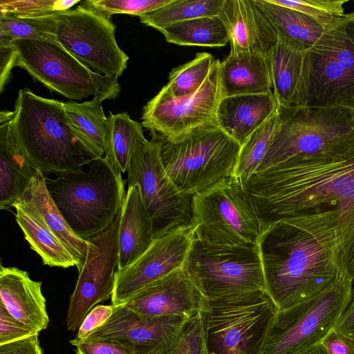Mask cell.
<instances>
[{
	"label": "cell",
	"instance_id": "8d00e7d4",
	"mask_svg": "<svg viewBox=\"0 0 354 354\" xmlns=\"http://www.w3.org/2000/svg\"><path fill=\"white\" fill-rule=\"evenodd\" d=\"M271 2L299 11L317 21L324 30L344 15L347 0H270Z\"/></svg>",
	"mask_w": 354,
	"mask_h": 354
},
{
	"label": "cell",
	"instance_id": "7bdbcfd3",
	"mask_svg": "<svg viewBox=\"0 0 354 354\" xmlns=\"http://www.w3.org/2000/svg\"><path fill=\"white\" fill-rule=\"evenodd\" d=\"M75 347L76 354H134L129 347L111 341H84Z\"/></svg>",
	"mask_w": 354,
	"mask_h": 354
},
{
	"label": "cell",
	"instance_id": "f1b7e54d",
	"mask_svg": "<svg viewBox=\"0 0 354 354\" xmlns=\"http://www.w3.org/2000/svg\"><path fill=\"white\" fill-rule=\"evenodd\" d=\"M14 207L16 221L25 239L44 265L63 268L75 266V260L62 243L43 223L21 207Z\"/></svg>",
	"mask_w": 354,
	"mask_h": 354
},
{
	"label": "cell",
	"instance_id": "277c9868",
	"mask_svg": "<svg viewBox=\"0 0 354 354\" xmlns=\"http://www.w3.org/2000/svg\"><path fill=\"white\" fill-rule=\"evenodd\" d=\"M81 169L44 174L47 190L72 231L87 240L106 230L121 212L125 198L121 172L106 157Z\"/></svg>",
	"mask_w": 354,
	"mask_h": 354
},
{
	"label": "cell",
	"instance_id": "f546056e",
	"mask_svg": "<svg viewBox=\"0 0 354 354\" xmlns=\"http://www.w3.org/2000/svg\"><path fill=\"white\" fill-rule=\"evenodd\" d=\"M167 42L180 46L221 47L230 41L218 16L201 17L167 26L160 30Z\"/></svg>",
	"mask_w": 354,
	"mask_h": 354
},
{
	"label": "cell",
	"instance_id": "d4e9b609",
	"mask_svg": "<svg viewBox=\"0 0 354 354\" xmlns=\"http://www.w3.org/2000/svg\"><path fill=\"white\" fill-rule=\"evenodd\" d=\"M121 214L117 270L135 261L154 239L152 223L138 185L128 186Z\"/></svg>",
	"mask_w": 354,
	"mask_h": 354
},
{
	"label": "cell",
	"instance_id": "7a4b0ae2",
	"mask_svg": "<svg viewBox=\"0 0 354 354\" xmlns=\"http://www.w3.org/2000/svg\"><path fill=\"white\" fill-rule=\"evenodd\" d=\"M257 245L266 291L278 310L314 297L341 274L316 240L283 221L264 226Z\"/></svg>",
	"mask_w": 354,
	"mask_h": 354
},
{
	"label": "cell",
	"instance_id": "e0dca14e",
	"mask_svg": "<svg viewBox=\"0 0 354 354\" xmlns=\"http://www.w3.org/2000/svg\"><path fill=\"white\" fill-rule=\"evenodd\" d=\"M189 319L180 315L142 316L124 304L117 305L106 322L84 341L118 342L134 354H170Z\"/></svg>",
	"mask_w": 354,
	"mask_h": 354
},
{
	"label": "cell",
	"instance_id": "cb8c5ba5",
	"mask_svg": "<svg viewBox=\"0 0 354 354\" xmlns=\"http://www.w3.org/2000/svg\"><path fill=\"white\" fill-rule=\"evenodd\" d=\"M273 91L222 97L217 109L218 127L241 146L277 111Z\"/></svg>",
	"mask_w": 354,
	"mask_h": 354
},
{
	"label": "cell",
	"instance_id": "8fae6325",
	"mask_svg": "<svg viewBox=\"0 0 354 354\" xmlns=\"http://www.w3.org/2000/svg\"><path fill=\"white\" fill-rule=\"evenodd\" d=\"M161 141L148 140L138 127L127 169L128 186L138 185L151 218L153 237L192 227L193 196L182 193L167 176L161 159Z\"/></svg>",
	"mask_w": 354,
	"mask_h": 354
},
{
	"label": "cell",
	"instance_id": "d590c367",
	"mask_svg": "<svg viewBox=\"0 0 354 354\" xmlns=\"http://www.w3.org/2000/svg\"><path fill=\"white\" fill-rule=\"evenodd\" d=\"M171 0H86L80 6L106 19L115 14L139 17L167 4Z\"/></svg>",
	"mask_w": 354,
	"mask_h": 354
},
{
	"label": "cell",
	"instance_id": "44dd1931",
	"mask_svg": "<svg viewBox=\"0 0 354 354\" xmlns=\"http://www.w3.org/2000/svg\"><path fill=\"white\" fill-rule=\"evenodd\" d=\"M305 46L278 37L268 57L278 106H306L308 68Z\"/></svg>",
	"mask_w": 354,
	"mask_h": 354
},
{
	"label": "cell",
	"instance_id": "52a82bcc",
	"mask_svg": "<svg viewBox=\"0 0 354 354\" xmlns=\"http://www.w3.org/2000/svg\"><path fill=\"white\" fill-rule=\"evenodd\" d=\"M306 106L354 109V12L324 30L306 51Z\"/></svg>",
	"mask_w": 354,
	"mask_h": 354
},
{
	"label": "cell",
	"instance_id": "c3c4849f",
	"mask_svg": "<svg viewBox=\"0 0 354 354\" xmlns=\"http://www.w3.org/2000/svg\"><path fill=\"white\" fill-rule=\"evenodd\" d=\"M301 354H328L324 345L319 342Z\"/></svg>",
	"mask_w": 354,
	"mask_h": 354
},
{
	"label": "cell",
	"instance_id": "ab89813d",
	"mask_svg": "<svg viewBox=\"0 0 354 354\" xmlns=\"http://www.w3.org/2000/svg\"><path fill=\"white\" fill-rule=\"evenodd\" d=\"M203 311L187 321L178 344L170 354H209Z\"/></svg>",
	"mask_w": 354,
	"mask_h": 354
},
{
	"label": "cell",
	"instance_id": "7dc6e473",
	"mask_svg": "<svg viewBox=\"0 0 354 354\" xmlns=\"http://www.w3.org/2000/svg\"><path fill=\"white\" fill-rule=\"evenodd\" d=\"M333 329L354 341V306L347 308Z\"/></svg>",
	"mask_w": 354,
	"mask_h": 354
},
{
	"label": "cell",
	"instance_id": "1f68e13d",
	"mask_svg": "<svg viewBox=\"0 0 354 354\" xmlns=\"http://www.w3.org/2000/svg\"><path fill=\"white\" fill-rule=\"evenodd\" d=\"M280 125L278 111L241 146L234 176L244 187L257 171Z\"/></svg>",
	"mask_w": 354,
	"mask_h": 354
},
{
	"label": "cell",
	"instance_id": "60d3db41",
	"mask_svg": "<svg viewBox=\"0 0 354 354\" xmlns=\"http://www.w3.org/2000/svg\"><path fill=\"white\" fill-rule=\"evenodd\" d=\"M114 309L113 305H96L86 315L80 326L77 333L70 343L76 346L85 340L95 330L101 327L111 316Z\"/></svg>",
	"mask_w": 354,
	"mask_h": 354
},
{
	"label": "cell",
	"instance_id": "bcb514c9",
	"mask_svg": "<svg viewBox=\"0 0 354 354\" xmlns=\"http://www.w3.org/2000/svg\"><path fill=\"white\" fill-rule=\"evenodd\" d=\"M17 52L13 44L0 46V91L9 80L11 70L16 66Z\"/></svg>",
	"mask_w": 354,
	"mask_h": 354
},
{
	"label": "cell",
	"instance_id": "8992f818",
	"mask_svg": "<svg viewBox=\"0 0 354 354\" xmlns=\"http://www.w3.org/2000/svg\"><path fill=\"white\" fill-rule=\"evenodd\" d=\"M278 310L266 290L208 300L203 314L209 354H262Z\"/></svg>",
	"mask_w": 354,
	"mask_h": 354
},
{
	"label": "cell",
	"instance_id": "f6af8a7d",
	"mask_svg": "<svg viewBox=\"0 0 354 354\" xmlns=\"http://www.w3.org/2000/svg\"><path fill=\"white\" fill-rule=\"evenodd\" d=\"M321 343L328 354H354V341L334 329L324 337Z\"/></svg>",
	"mask_w": 354,
	"mask_h": 354
},
{
	"label": "cell",
	"instance_id": "5bb4252c",
	"mask_svg": "<svg viewBox=\"0 0 354 354\" xmlns=\"http://www.w3.org/2000/svg\"><path fill=\"white\" fill-rule=\"evenodd\" d=\"M194 237L229 245H257L261 221L239 180L233 175L193 197Z\"/></svg>",
	"mask_w": 354,
	"mask_h": 354
},
{
	"label": "cell",
	"instance_id": "b9f144b4",
	"mask_svg": "<svg viewBox=\"0 0 354 354\" xmlns=\"http://www.w3.org/2000/svg\"><path fill=\"white\" fill-rule=\"evenodd\" d=\"M35 333L13 317L4 306L0 304V345L17 341Z\"/></svg>",
	"mask_w": 354,
	"mask_h": 354
},
{
	"label": "cell",
	"instance_id": "5b68a950",
	"mask_svg": "<svg viewBox=\"0 0 354 354\" xmlns=\"http://www.w3.org/2000/svg\"><path fill=\"white\" fill-rule=\"evenodd\" d=\"M158 139L165 170L185 194L205 192L234 175L241 145L218 125L195 129L172 140Z\"/></svg>",
	"mask_w": 354,
	"mask_h": 354
},
{
	"label": "cell",
	"instance_id": "484cf974",
	"mask_svg": "<svg viewBox=\"0 0 354 354\" xmlns=\"http://www.w3.org/2000/svg\"><path fill=\"white\" fill-rule=\"evenodd\" d=\"M222 97L272 91L268 59L252 53L230 52L220 64Z\"/></svg>",
	"mask_w": 354,
	"mask_h": 354
},
{
	"label": "cell",
	"instance_id": "7402d4cb",
	"mask_svg": "<svg viewBox=\"0 0 354 354\" xmlns=\"http://www.w3.org/2000/svg\"><path fill=\"white\" fill-rule=\"evenodd\" d=\"M0 304L16 319L39 333L49 323L41 282L17 267H0Z\"/></svg>",
	"mask_w": 354,
	"mask_h": 354
},
{
	"label": "cell",
	"instance_id": "603a6c76",
	"mask_svg": "<svg viewBox=\"0 0 354 354\" xmlns=\"http://www.w3.org/2000/svg\"><path fill=\"white\" fill-rule=\"evenodd\" d=\"M14 206L21 207L43 223L73 257L78 272L82 270L87 254L88 241L77 236L63 218L47 190L41 171H35Z\"/></svg>",
	"mask_w": 354,
	"mask_h": 354
},
{
	"label": "cell",
	"instance_id": "7c38bea8",
	"mask_svg": "<svg viewBox=\"0 0 354 354\" xmlns=\"http://www.w3.org/2000/svg\"><path fill=\"white\" fill-rule=\"evenodd\" d=\"M32 19L93 71L118 80L127 68L129 57L117 44L115 26L111 19L80 5Z\"/></svg>",
	"mask_w": 354,
	"mask_h": 354
},
{
	"label": "cell",
	"instance_id": "30bf717a",
	"mask_svg": "<svg viewBox=\"0 0 354 354\" xmlns=\"http://www.w3.org/2000/svg\"><path fill=\"white\" fill-rule=\"evenodd\" d=\"M277 111L279 128L257 172L324 151L354 137L351 109L278 106Z\"/></svg>",
	"mask_w": 354,
	"mask_h": 354
},
{
	"label": "cell",
	"instance_id": "ba28073f",
	"mask_svg": "<svg viewBox=\"0 0 354 354\" xmlns=\"http://www.w3.org/2000/svg\"><path fill=\"white\" fill-rule=\"evenodd\" d=\"M183 268L207 300L266 290L257 245H223L194 237Z\"/></svg>",
	"mask_w": 354,
	"mask_h": 354
},
{
	"label": "cell",
	"instance_id": "ac0fdd59",
	"mask_svg": "<svg viewBox=\"0 0 354 354\" xmlns=\"http://www.w3.org/2000/svg\"><path fill=\"white\" fill-rule=\"evenodd\" d=\"M193 239V227H180L155 238L135 261L116 270L111 304H126L154 282L183 268Z\"/></svg>",
	"mask_w": 354,
	"mask_h": 354
},
{
	"label": "cell",
	"instance_id": "e575fe53",
	"mask_svg": "<svg viewBox=\"0 0 354 354\" xmlns=\"http://www.w3.org/2000/svg\"><path fill=\"white\" fill-rule=\"evenodd\" d=\"M214 62L215 59L210 53H197L191 61L171 70L169 82L160 91L171 97L196 93L209 76Z\"/></svg>",
	"mask_w": 354,
	"mask_h": 354
},
{
	"label": "cell",
	"instance_id": "816d5d0a",
	"mask_svg": "<svg viewBox=\"0 0 354 354\" xmlns=\"http://www.w3.org/2000/svg\"><path fill=\"white\" fill-rule=\"evenodd\" d=\"M352 111H353V122H354V109H353V110H352Z\"/></svg>",
	"mask_w": 354,
	"mask_h": 354
},
{
	"label": "cell",
	"instance_id": "4316f807",
	"mask_svg": "<svg viewBox=\"0 0 354 354\" xmlns=\"http://www.w3.org/2000/svg\"><path fill=\"white\" fill-rule=\"evenodd\" d=\"M37 169L13 140L10 122L0 124V208L13 207Z\"/></svg>",
	"mask_w": 354,
	"mask_h": 354
},
{
	"label": "cell",
	"instance_id": "4dcf8cb0",
	"mask_svg": "<svg viewBox=\"0 0 354 354\" xmlns=\"http://www.w3.org/2000/svg\"><path fill=\"white\" fill-rule=\"evenodd\" d=\"M68 122L72 129L102 156L106 150L107 117L102 102L93 97L82 103L62 102Z\"/></svg>",
	"mask_w": 354,
	"mask_h": 354
},
{
	"label": "cell",
	"instance_id": "74e56055",
	"mask_svg": "<svg viewBox=\"0 0 354 354\" xmlns=\"http://www.w3.org/2000/svg\"><path fill=\"white\" fill-rule=\"evenodd\" d=\"M80 0H1L0 12L34 19L71 9Z\"/></svg>",
	"mask_w": 354,
	"mask_h": 354
},
{
	"label": "cell",
	"instance_id": "3957f363",
	"mask_svg": "<svg viewBox=\"0 0 354 354\" xmlns=\"http://www.w3.org/2000/svg\"><path fill=\"white\" fill-rule=\"evenodd\" d=\"M62 102L21 89L10 122L13 140L43 174L67 173L104 157L72 129Z\"/></svg>",
	"mask_w": 354,
	"mask_h": 354
},
{
	"label": "cell",
	"instance_id": "d6a6232c",
	"mask_svg": "<svg viewBox=\"0 0 354 354\" xmlns=\"http://www.w3.org/2000/svg\"><path fill=\"white\" fill-rule=\"evenodd\" d=\"M223 0H171L150 12L140 15V21L158 31L183 21L218 16Z\"/></svg>",
	"mask_w": 354,
	"mask_h": 354
},
{
	"label": "cell",
	"instance_id": "f907efd6",
	"mask_svg": "<svg viewBox=\"0 0 354 354\" xmlns=\"http://www.w3.org/2000/svg\"><path fill=\"white\" fill-rule=\"evenodd\" d=\"M354 306V283H353V298L352 301L349 306V307H353Z\"/></svg>",
	"mask_w": 354,
	"mask_h": 354
},
{
	"label": "cell",
	"instance_id": "2e32d148",
	"mask_svg": "<svg viewBox=\"0 0 354 354\" xmlns=\"http://www.w3.org/2000/svg\"><path fill=\"white\" fill-rule=\"evenodd\" d=\"M121 214L120 212L106 230L86 240V257L67 311L66 327L70 331L77 330L90 310L113 294L119 259Z\"/></svg>",
	"mask_w": 354,
	"mask_h": 354
},
{
	"label": "cell",
	"instance_id": "681fc988",
	"mask_svg": "<svg viewBox=\"0 0 354 354\" xmlns=\"http://www.w3.org/2000/svg\"><path fill=\"white\" fill-rule=\"evenodd\" d=\"M14 115V111H1L0 113V124L11 121Z\"/></svg>",
	"mask_w": 354,
	"mask_h": 354
},
{
	"label": "cell",
	"instance_id": "9c48e42d",
	"mask_svg": "<svg viewBox=\"0 0 354 354\" xmlns=\"http://www.w3.org/2000/svg\"><path fill=\"white\" fill-rule=\"evenodd\" d=\"M353 281L339 274L314 297L279 310L262 354H301L334 328L349 307Z\"/></svg>",
	"mask_w": 354,
	"mask_h": 354
},
{
	"label": "cell",
	"instance_id": "ee69618b",
	"mask_svg": "<svg viewBox=\"0 0 354 354\" xmlns=\"http://www.w3.org/2000/svg\"><path fill=\"white\" fill-rule=\"evenodd\" d=\"M0 354H43L39 333L0 345Z\"/></svg>",
	"mask_w": 354,
	"mask_h": 354
},
{
	"label": "cell",
	"instance_id": "836d02e7",
	"mask_svg": "<svg viewBox=\"0 0 354 354\" xmlns=\"http://www.w3.org/2000/svg\"><path fill=\"white\" fill-rule=\"evenodd\" d=\"M104 156L121 172L127 171L136 141V132L141 124L130 118L127 113H109Z\"/></svg>",
	"mask_w": 354,
	"mask_h": 354
},
{
	"label": "cell",
	"instance_id": "9a60e30c",
	"mask_svg": "<svg viewBox=\"0 0 354 354\" xmlns=\"http://www.w3.org/2000/svg\"><path fill=\"white\" fill-rule=\"evenodd\" d=\"M220 64L215 59L204 84L193 94L171 97L160 91L143 108L142 127L160 139L172 140L193 129L218 125L216 113L222 97Z\"/></svg>",
	"mask_w": 354,
	"mask_h": 354
},
{
	"label": "cell",
	"instance_id": "6da1fadb",
	"mask_svg": "<svg viewBox=\"0 0 354 354\" xmlns=\"http://www.w3.org/2000/svg\"><path fill=\"white\" fill-rule=\"evenodd\" d=\"M244 188L262 229L283 221L301 230L354 283V137L257 172Z\"/></svg>",
	"mask_w": 354,
	"mask_h": 354
},
{
	"label": "cell",
	"instance_id": "f35d334b",
	"mask_svg": "<svg viewBox=\"0 0 354 354\" xmlns=\"http://www.w3.org/2000/svg\"><path fill=\"white\" fill-rule=\"evenodd\" d=\"M0 32L14 41L28 39L57 44L55 36L43 31L32 19L19 18L10 13L0 12Z\"/></svg>",
	"mask_w": 354,
	"mask_h": 354
},
{
	"label": "cell",
	"instance_id": "ffe728a7",
	"mask_svg": "<svg viewBox=\"0 0 354 354\" xmlns=\"http://www.w3.org/2000/svg\"><path fill=\"white\" fill-rule=\"evenodd\" d=\"M218 17L227 30L230 52L268 57L278 36L256 0H223Z\"/></svg>",
	"mask_w": 354,
	"mask_h": 354
},
{
	"label": "cell",
	"instance_id": "83f0119b",
	"mask_svg": "<svg viewBox=\"0 0 354 354\" xmlns=\"http://www.w3.org/2000/svg\"><path fill=\"white\" fill-rule=\"evenodd\" d=\"M256 2L278 37L309 48L324 33V28L317 21L299 11L275 4L270 0Z\"/></svg>",
	"mask_w": 354,
	"mask_h": 354
},
{
	"label": "cell",
	"instance_id": "d6986e66",
	"mask_svg": "<svg viewBox=\"0 0 354 354\" xmlns=\"http://www.w3.org/2000/svg\"><path fill=\"white\" fill-rule=\"evenodd\" d=\"M207 301L180 268L154 282L124 305L142 316L180 315L190 319L203 311Z\"/></svg>",
	"mask_w": 354,
	"mask_h": 354
},
{
	"label": "cell",
	"instance_id": "4fadbf2b",
	"mask_svg": "<svg viewBox=\"0 0 354 354\" xmlns=\"http://www.w3.org/2000/svg\"><path fill=\"white\" fill-rule=\"evenodd\" d=\"M12 44L17 52L16 66L69 100L93 95L102 102L114 100L120 93L118 80L93 71L59 44L28 39Z\"/></svg>",
	"mask_w": 354,
	"mask_h": 354
}]
</instances>
